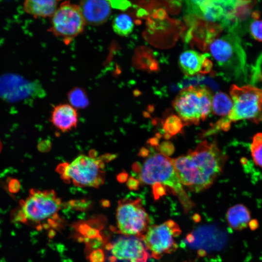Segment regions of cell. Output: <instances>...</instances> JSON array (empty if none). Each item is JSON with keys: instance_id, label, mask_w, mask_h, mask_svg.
Segmentation results:
<instances>
[{"instance_id": "7a4b0ae2", "label": "cell", "mask_w": 262, "mask_h": 262, "mask_svg": "<svg viewBox=\"0 0 262 262\" xmlns=\"http://www.w3.org/2000/svg\"><path fill=\"white\" fill-rule=\"evenodd\" d=\"M139 177L144 183L155 186L160 184L169 188L179 199L185 213L195 204L185 192L171 159L157 153L148 156L140 167Z\"/></svg>"}, {"instance_id": "603a6c76", "label": "cell", "mask_w": 262, "mask_h": 262, "mask_svg": "<svg viewBox=\"0 0 262 262\" xmlns=\"http://www.w3.org/2000/svg\"><path fill=\"white\" fill-rule=\"evenodd\" d=\"M90 262H104L105 257L104 251L100 248L92 250L88 255Z\"/></svg>"}, {"instance_id": "7402d4cb", "label": "cell", "mask_w": 262, "mask_h": 262, "mask_svg": "<svg viewBox=\"0 0 262 262\" xmlns=\"http://www.w3.org/2000/svg\"><path fill=\"white\" fill-rule=\"evenodd\" d=\"M250 32L255 40L262 42V20H255L251 22Z\"/></svg>"}, {"instance_id": "ac0fdd59", "label": "cell", "mask_w": 262, "mask_h": 262, "mask_svg": "<svg viewBox=\"0 0 262 262\" xmlns=\"http://www.w3.org/2000/svg\"><path fill=\"white\" fill-rule=\"evenodd\" d=\"M232 106L231 97L225 93L218 92L213 97L212 110L216 115L223 117L227 116Z\"/></svg>"}, {"instance_id": "ffe728a7", "label": "cell", "mask_w": 262, "mask_h": 262, "mask_svg": "<svg viewBox=\"0 0 262 262\" xmlns=\"http://www.w3.org/2000/svg\"><path fill=\"white\" fill-rule=\"evenodd\" d=\"M69 104L77 108H84L89 104V99L85 91L81 87H75L68 93Z\"/></svg>"}, {"instance_id": "8fae6325", "label": "cell", "mask_w": 262, "mask_h": 262, "mask_svg": "<svg viewBox=\"0 0 262 262\" xmlns=\"http://www.w3.org/2000/svg\"><path fill=\"white\" fill-rule=\"evenodd\" d=\"M209 49L213 58L221 66H238L242 68L245 62L243 49L237 37L228 34L216 38L210 44Z\"/></svg>"}, {"instance_id": "8992f818", "label": "cell", "mask_w": 262, "mask_h": 262, "mask_svg": "<svg viewBox=\"0 0 262 262\" xmlns=\"http://www.w3.org/2000/svg\"><path fill=\"white\" fill-rule=\"evenodd\" d=\"M212 99L211 93L206 87L190 86L178 94L173 106L183 121L197 124L210 114Z\"/></svg>"}, {"instance_id": "ba28073f", "label": "cell", "mask_w": 262, "mask_h": 262, "mask_svg": "<svg viewBox=\"0 0 262 262\" xmlns=\"http://www.w3.org/2000/svg\"><path fill=\"white\" fill-rule=\"evenodd\" d=\"M116 221L118 233L140 237L149 227L150 219L140 199H124L118 202Z\"/></svg>"}, {"instance_id": "277c9868", "label": "cell", "mask_w": 262, "mask_h": 262, "mask_svg": "<svg viewBox=\"0 0 262 262\" xmlns=\"http://www.w3.org/2000/svg\"><path fill=\"white\" fill-rule=\"evenodd\" d=\"M61 206V199L53 190L31 189L29 196L21 201L13 219L23 223L49 221L56 218Z\"/></svg>"}, {"instance_id": "5bb4252c", "label": "cell", "mask_w": 262, "mask_h": 262, "mask_svg": "<svg viewBox=\"0 0 262 262\" xmlns=\"http://www.w3.org/2000/svg\"><path fill=\"white\" fill-rule=\"evenodd\" d=\"M78 114L75 108L70 104L60 103L53 107L50 115L52 125L60 131L66 132L77 126Z\"/></svg>"}, {"instance_id": "3957f363", "label": "cell", "mask_w": 262, "mask_h": 262, "mask_svg": "<svg viewBox=\"0 0 262 262\" xmlns=\"http://www.w3.org/2000/svg\"><path fill=\"white\" fill-rule=\"evenodd\" d=\"M229 93L232 108L227 116L216 124L217 129L228 130L232 122L244 119L256 123L262 121V89L251 85L233 84Z\"/></svg>"}, {"instance_id": "30bf717a", "label": "cell", "mask_w": 262, "mask_h": 262, "mask_svg": "<svg viewBox=\"0 0 262 262\" xmlns=\"http://www.w3.org/2000/svg\"><path fill=\"white\" fill-rule=\"evenodd\" d=\"M44 92L41 85L21 76L6 74L0 76V98L9 102L41 97Z\"/></svg>"}, {"instance_id": "4fadbf2b", "label": "cell", "mask_w": 262, "mask_h": 262, "mask_svg": "<svg viewBox=\"0 0 262 262\" xmlns=\"http://www.w3.org/2000/svg\"><path fill=\"white\" fill-rule=\"evenodd\" d=\"M78 5L86 24L91 26L104 24L112 13L110 0H80Z\"/></svg>"}, {"instance_id": "52a82bcc", "label": "cell", "mask_w": 262, "mask_h": 262, "mask_svg": "<svg viewBox=\"0 0 262 262\" xmlns=\"http://www.w3.org/2000/svg\"><path fill=\"white\" fill-rule=\"evenodd\" d=\"M86 24L79 5L66 0L51 17L49 31L67 44L83 32Z\"/></svg>"}, {"instance_id": "44dd1931", "label": "cell", "mask_w": 262, "mask_h": 262, "mask_svg": "<svg viewBox=\"0 0 262 262\" xmlns=\"http://www.w3.org/2000/svg\"><path fill=\"white\" fill-rule=\"evenodd\" d=\"M250 150L255 164L262 167V133H257L254 136Z\"/></svg>"}, {"instance_id": "6da1fadb", "label": "cell", "mask_w": 262, "mask_h": 262, "mask_svg": "<svg viewBox=\"0 0 262 262\" xmlns=\"http://www.w3.org/2000/svg\"><path fill=\"white\" fill-rule=\"evenodd\" d=\"M171 160L183 186L199 192L209 188L222 173L227 156L215 141H204Z\"/></svg>"}, {"instance_id": "5b68a950", "label": "cell", "mask_w": 262, "mask_h": 262, "mask_svg": "<svg viewBox=\"0 0 262 262\" xmlns=\"http://www.w3.org/2000/svg\"><path fill=\"white\" fill-rule=\"evenodd\" d=\"M104 166L102 160L82 154L58 165L57 171L63 180L76 186L98 188L105 181Z\"/></svg>"}, {"instance_id": "7c38bea8", "label": "cell", "mask_w": 262, "mask_h": 262, "mask_svg": "<svg viewBox=\"0 0 262 262\" xmlns=\"http://www.w3.org/2000/svg\"><path fill=\"white\" fill-rule=\"evenodd\" d=\"M107 248L111 250L114 260L147 262L150 257L144 242L137 236L121 237L109 244Z\"/></svg>"}, {"instance_id": "9a60e30c", "label": "cell", "mask_w": 262, "mask_h": 262, "mask_svg": "<svg viewBox=\"0 0 262 262\" xmlns=\"http://www.w3.org/2000/svg\"><path fill=\"white\" fill-rule=\"evenodd\" d=\"M179 64L183 72L187 76H193L202 71H208L211 63L202 54L194 50H187L179 56Z\"/></svg>"}, {"instance_id": "cb8c5ba5", "label": "cell", "mask_w": 262, "mask_h": 262, "mask_svg": "<svg viewBox=\"0 0 262 262\" xmlns=\"http://www.w3.org/2000/svg\"><path fill=\"white\" fill-rule=\"evenodd\" d=\"M186 240L189 243H192L195 240L194 236L192 233L188 234L186 236Z\"/></svg>"}, {"instance_id": "9c48e42d", "label": "cell", "mask_w": 262, "mask_h": 262, "mask_svg": "<svg viewBox=\"0 0 262 262\" xmlns=\"http://www.w3.org/2000/svg\"><path fill=\"white\" fill-rule=\"evenodd\" d=\"M181 230L178 225L168 220L160 225L149 226L146 232L139 237L144 242L151 256L160 259L164 254L171 253L177 249L174 238L178 236Z\"/></svg>"}, {"instance_id": "e0dca14e", "label": "cell", "mask_w": 262, "mask_h": 262, "mask_svg": "<svg viewBox=\"0 0 262 262\" xmlns=\"http://www.w3.org/2000/svg\"><path fill=\"white\" fill-rule=\"evenodd\" d=\"M227 219L230 228L235 230H242L249 223L250 212L244 205L236 204L228 210Z\"/></svg>"}, {"instance_id": "d6986e66", "label": "cell", "mask_w": 262, "mask_h": 262, "mask_svg": "<svg viewBox=\"0 0 262 262\" xmlns=\"http://www.w3.org/2000/svg\"><path fill=\"white\" fill-rule=\"evenodd\" d=\"M112 28L115 33L121 36H126L133 31L134 23L130 16L121 13L113 19Z\"/></svg>"}, {"instance_id": "2e32d148", "label": "cell", "mask_w": 262, "mask_h": 262, "mask_svg": "<svg viewBox=\"0 0 262 262\" xmlns=\"http://www.w3.org/2000/svg\"><path fill=\"white\" fill-rule=\"evenodd\" d=\"M62 0H24L23 8L26 13L34 17H51Z\"/></svg>"}]
</instances>
